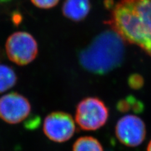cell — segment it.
<instances>
[{"instance_id": "1", "label": "cell", "mask_w": 151, "mask_h": 151, "mask_svg": "<svg viewBox=\"0 0 151 151\" xmlns=\"http://www.w3.org/2000/svg\"><path fill=\"white\" fill-rule=\"evenodd\" d=\"M107 23L124 40L151 57V0H120Z\"/></svg>"}, {"instance_id": "2", "label": "cell", "mask_w": 151, "mask_h": 151, "mask_svg": "<svg viewBox=\"0 0 151 151\" xmlns=\"http://www.w3.org/2000/svg\"><path fill=\"white\" fill-rule=\"evenodd\" d=\"M124 39L114 30L98 35L79 55L83 68L92 73L105 74L121 64L124 59Z\"/></svg>"}, {"instance_id": "3", "label": "cell", "mask_w": 151, "mask_h": 151, "mask_svg": "<svg viewBox=\"0 0 151 151\" xmlns=\"http://www.w3.org/2000/svg\"><path fill=\"white\" fill-rule=\"evenodd\" d=\"M109 111L100 98L87 97L80 101L76 106L75 119L81 129L94 131L106 124Z\"/></svg>"}, {"instance_id": "4", "label": "cell", "mask_w": 151, "mask_h": 151, "mask_svg": "<svg viewBox=\"0 0 151 151\" xmlns=\"http://www.w3.org/2000/svg\"><path fill=\"white\" fill-rule=\"evenodd\" d=\"M5 48L8 58L19 65L30 63L37 57L38 45L32 35L26 32H17L9 36Z\"/></svg>"}, {"instance_id": "5", "label": "cell", "mask_w": 151, "mask_h": 151, "mask_svg": "<svg viewBox=\"0 0 151 151\" xmlns=\"http://www.w3.org/2000/svg\"><path fill=\"white\" fill-rule=\"evenodd\" d=\"M45 135L52 141L62 143L69 140L76 132L71 115L63 111H54L47 116L44 122Z\"/></svg>"}, {"instance_id": "6", "label": "cell", "mask_w": 151, "mask_h": 151, "mask_svg": "<svg viewBox=\"0 0 151 151\" xmlns=\"http://www.w3.org/2000/svg\"><path fill=\"white\" fill-rule=\"evenodd\" d=\"M115 134L122 144L128 147H137L145 139V124L137 116L125 115L117 122Z\"/></svg>"}, {"instance_id": "7", "label": "cell", "mask_w": 151, "mask_h": 151, "mask_svg": "<svg viewBox=\"0 0 151 151\" xmlns=\"http://www.w3.org/2000/svg\"><path fill=\"white\" fill-rule=\"evenodd\" d=\"M31 106L26 98L17 93H10L0 98V117L7 123L16 124L29 115Z\"/></svg>"}, {"instance_id": "8", "label": "cell", "mask_w": 151, "mask_h": 151, "mask_svg": "<svg viewBox=\"0 0 151 151\" xmlns=\"http://www.w3.org/2000/svg\"><path fill=\"white\" fill-rule=\"evenodd\" d=\"M89 0H65L63 4V13L68 18L74 21H81L89 12Z\"/></svg>"}, {"instance_id": "9", "label": "cell", "mask_w": 151, "mask_h": 151, "mask_svg": "<svg viewBox=\"0 0 151 151\" xmlns=\"http://www.w3.org/2000/svg\"><path fill=\"white\" fill-rule=\"evenodd\" d=\"M17 81V75L12 68L6 65L0 64V93L15 86Z\"/></svg>"}, {"instance_id": "10", "label": "cell", "mask_w": 151, "mask_h": 151, "mask_svg": "<svg viewBox=\"0 0 151 151\" xmlns=\"http://www.w3.org/2000/svg\"><path fill=\"white\" fill-rule=\"evenodd\" d=\"M73 151H103V148L96 139L90 136H84L75 142Z\"/></svg>"}, {"instance_id": "11", "label": "cell", "mask_w": 151, "mask_h": 151, "mask_svg": "<svg viewBox=\"0 0 151 151\" xmlns=\"http://www.w3.org/2000/svg\"><path fill=\"white\" fill-rule=\"evenodd\" d=\"M126 98L130 103L131 110L133 111L135 113L140 114L144 111L145 106L142 101H141L140 100H138L137 98L132 95L127 96Z\"/></svg>"}, {"instance_id": "12", "label": "cell", "mask_w": 151, "mask_h": 151, "mask_svg": "<svg viewBox=\"0 0 151 151\" xmlns=\"http://www.w3.org/2000/svg\"><path fill=\"white\" fill-rule=\"evenodd\" d=\"M128 83L132 89L138 90V89H140L143 87L144 80L142 76L137 74H132L129 77Z\"/></svg>"}, {"instance_id": "13", "label": "cell", "mask_w": 151, "mask_h": 151, "mask_svg": "<svg viewBox=\"0 0 151 151\" xmlns=\"http://www.w3.org/2000/svg\"><path fill=\"white\" fill-rule=\"evenodd\" d=\"M31 1L38 8L49 9L55 6L59 0H31Z\"/></svg>"}, {"instance_id": "14", "label": "cell", "mask_w": 151, "mask_h": 151, "mask_svg": "<svg viewBox=\"0 0 151 151\" xmlns=\"http://www.w3.org/2000/svg\"><path fill=\"white\" fill-rule=\"evenodd\" d=\"M116 110L121 113H127L131 110L130 103L126 98L122 99L118 101L116 105Z\"/></svg>"}, {"instance_id": "15", "label": "cell", "mask_w": 151, "mask_h": 151, "mask_svg": "<svg viewBox=\"0 0 151 151\" xmlns=\"http://www.w3.org/2000/svg\"><path fill=\"white\" fill-rule=\"evenodd\" d=\"M40 124V119L38 116H33L28 119L25 124V127L28 129L34 130L39 127Z\"/></svg>"}, {"instance_id": "16", "label": "cell", "mask_w": 151, "mask_h": 151, "mask_svg": "<svg viewBox=\"0 0 151 151\" xmlns=\"http://www.w3.org/2000/svg\"><path fill=\"white\" fill-rule=\"evenodd\" d=\"M147 151H151V140L149 142V143L148 144L147 147Z\"/></svg>"}, {"instance_id": "17", "label": "cell", "mask_w": 151, "mask_h": 151, "mask_svg": "<svg viewBox=\"0 0 151 151\" xmlns=\"http://www.w3.org/2000/svg\"><path fill=\"white\" fill-rule=\"evenodd\" d=\"M12 1V0H0V3H6V2H9Z\"/></svg>"}]
</instances>
